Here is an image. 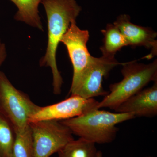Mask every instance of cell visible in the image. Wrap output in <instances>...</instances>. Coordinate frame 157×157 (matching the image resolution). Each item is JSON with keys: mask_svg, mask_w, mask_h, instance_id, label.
<instances>
[{"mask_svg": "<svg viewBox=\"0 0 157 157\" xmlns=\"http://www.w3.org/2000/svg\"><path fill=\"white\" fill-rule=\"evenodd\" d=\"M48 23V44L46 52L40 59L41 67H49L52 72L53 93L60 94L63 78L57 65L59 43L71 23L76 21L82 10L76 0H42Z\"/></svg>", "mask_w": 157, "mask_h": 157, "instance_id": "obj_1", "label": "cell"}, {"mask_svg": "<svg viewBox=\"0 0 157 157\" xmlns=\"http://www.w3.org/2000/svg\"><path fill=\"white\" fill-rule=\"evenodd\" d=\"M132 113H112L97 109L77 117L60 121L73 135L94 144L111 143L115 139L119 124L135 118Z\"/></svg>", "mask_w": 157, "mask_h": 157, "instance_id": "obj_2", "label": "cell"}, {"mask_svg": "<svg viewBox=\"0 0 157 157\" xmlns=\"http://www.w3.org/2000/svg\"><path fill=\"white\" fill-rule=\"evenodd\" d=\"M122 80L109 86L107 95L99 102L98 108L114 110L124 101L143 89L150 82L157 80V59L148 64L135 61L123 63Z\"/></svg>", "mask_w": 157, "mask_h": 157, "instance_id": "obj_3", "label": "cell"}, {"mask_svg": "<svg viewBox=\"0 0 157 157\" xmlns=\"http://www.w3.org/2000/svg\"><path fill=\"white\" fill-rule=\"evenodd\" d=\"M39 108L0 71V113L11 124L16 133L29 127L30 119Z\"/></svg>", "mask_w": 157, "mask_h": 157, "instance_id": "obj_4", "label": "cell"}, {"mask_svg": "<svg viewBox=\"0 0 157 157\" xmlns=\"http://www.w3.org/2000/svg\"><path fill=\"white\" fill-rule=\"evenodd\" d=\"M29 126L33 157H49L74 139L70 129L60 121L31 122Z\"/></svg>", "mask_w": 157, "mask_h": 157, "instance_id": "obj_5", "label": "cell"}, {"mask_svg": "<svg viewBox=\"0 0 157 157\" xmlns=\"http://www.w3.org/2000/svg\"><path fill=\"white\" fill-rule=\"evenodd\" d=\"M122 64L117 62L114 56L102 55L99 58L92 56L77 85L70 94L86 99L105 97L109 92L106 91L103 88L104 78L113 68Z\"/></svg>", "mask_w": 157, "mask_h": 157, "instance_id": "obj_6", "label": "cell"}, {"mask_svg": "<svg viewBox=\"0 0 157 157\" xmlns=\"http://www.w3.org/2000/svg\"><path fill=\"white\" fill-rule=\"evenodd\" d=\"M89 38L88 31L79 29L76 25V21H74L61 39L60 42L67 48L73 67L70 92L77 85L91 58L87 47Z\"/></svg>", "mask_w": 157, "mask_h": 157, "instance_id": "obj_7", "label": "cell"}, {"mask_svg": "<svg viewBox=\"0 0 157 157\" xmlns=\"http://www.w3.org/2000/svg\"><path fill=\"white\" fill-rule=\"evenodd\" d=\"M99 101L94 98L86 99L76 95L56 104L41 107L29 120L31 122L41 121H61L77 117L99 109Z\"/></svg>", "mask_w": 157, "mask_h": 157, "instance_id": "obj_8", "label": "cell"}, {"mask_svg": "<svg viewBox=\"0 0 157 157\" xmlns=\"http://www.w3.org/2000/svg\"><path fill=\"white\" fill-rule=\"evenodd\" d=\"M113 24L119 29L126 39L128 45L133 48L144 46L151 49L150 58L157 53V34L151 28L136 25L131 21V17L122 14L117 17Z\"/></svg>", "mask_w": 157, "mask_h": 157, "instance_id": "obj_9", "label": "cell"}, {"mask_svg": "<svg viewBox=\"0 0 157 157\" xmlns=\"http://www.w3.org/2000/svg\"><path fill=\"white\" fill-rule=\"evenodd\" d=\"M115 112L132 113L135 117H152L157 115V80L151 87L142 89L114 109Z\"/></svg>", "mask_w": 157, "mask_h": 157, "instance_id": "obj_10", "label": "cell"}, {"mask_svg": "<svg viewBox=\"0 0 157 157\" xmlns=\"http://www.w3.org/2000/svg\"><path fill=\"white\" fill-rule=\"evenodd\" d=\"M16 5L17 9L14 18L27 24L43 31L39 15V6L42 0H10Z\"/></svg>", "mask_w": 157, "mask_h": 157, "instance_id": "obj_11", "label": "cell"}, {"mask_svg": "<svg viewBox=\"0 0 157 157\" xmlns=\"http://www.w3.org/2000/svg\"><path fill=\"white\" fill-rule=\"evenodd\" d=\"M101 32L104 36L103 45L100 48L102 55L114 56L123 47L128 46L126 39L115 25L108 24Z\"/></svg>", "mask_w": 157, "mask_h": 157, "instance_id": "obj_12", "label": "cell"}, {"mask_svg": "<svg viewBox=\"0 0 157 157\" xmlns=\"http://www.w3.org/2000/svg\"><path fill=\"white\" fill-rule=\"evenodd\" d=\"M95 144L79 137L71 140L58 152V157H97Z\"/></svg>", "mask_w": 157, "mask_h": 157, "instance_id": "obj_13", "label": "cell"}, {"mask_svg": "<svg viewBox=\"0 0 157 157\" xmlns=\"http://www.w3.org/2000/svg\"><path fill=\"white\" fill-rule=\"evenodd\" d=\"M16 133L11 124L0 113V157H11Z\"/></svg>", "mask_w": 157, "mask_h": 157, "instance_id": "obj_14", "label": "cell"}, {"mask_svg": "<svg viewBox=\"0 0 157 157\" xmlns=\"http://www.w3.org/2000/svg\"><path fill=\"white\" fill-rule=\"evenodd\" d=\"M11 157H33V140L29 126L16 133Z\"/></svg>", "mask_w": 157, "mask_h": 157, "instance_id": "obj_15", "label": "cell"}, {"mask_svg": "<svg viewBox=\"0 0 157 157\" xmlns=\"http://www.w3.org/2000/svg\"><path fill=\"white\" fill-rule=\"evenodd\" d=\"M6 55L7 54H6V45L3 43H2L0 45V66L5 61Z\"/></svg>", "mask_w": 157, "mask_h": 157, "instance_id": "obj_16", "label": "cell"}, {"mask_svg": "<svg viewBox=\"0 0 157 157\" xmlns=\"http://www.w3.org/2000/svg\"><path fill=\"white\" fill-rule=\"evenodd\" d=\"M97 157H103V153L101 151H98Z\"/></svg>", "mask_w": 157, "mask_h": 157, "instance_id": "obj_17", "label": "cell"}, {"mask_svg": "<svg viewBox=\"0 0 157 157\" xmlns=\"http://www.w3.org/2000/svg\"><path fill=\"white\" fill-rule=\"evenodd\" d=\"M1 44H2V42H1V39H0V45H1Z\"/></svg>", "mask_w": 157, "mask_h": 157, "instance_id": "obj_18", "label": "cell"}, {"mask_svg": "<svg viewBox=\"0 0 157 157\" xmlns=\"http://www.w3.org/2000/svg\"><path fill=\"white\" fill-rule=\"evenodd\" d=\"M151 157V156H147V157Z\"/></svg>", "mask_w": 157, "mask_h": 157, "instance_id": "obj_19", "label": "cell"}]
</instances>
